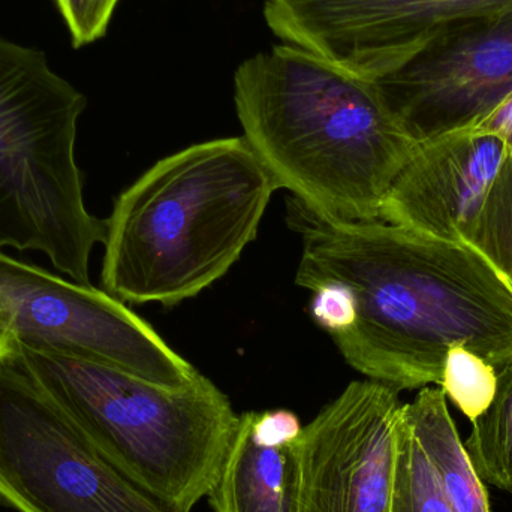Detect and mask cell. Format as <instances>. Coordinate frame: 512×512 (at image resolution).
Here are the masks:
<instances>
[{
	"instance_id": "1",
	"label": "cell",
	"mask_w": 512,
	"mask_h": 512,
	"mask_svg": "<svg viewBox=\"0 0 512 512\" xmlns=\"http://www.w3.org/2000/svg\"><path fill=\"white\" fill-rule=\"evenodd\" d=\"M286 222L301 239L295 283H345L357 318L333 336L349 366L396 390L441 384L463 345L498 373L512 367V286L466 243L399 225L324 215L289 195Z\"/></svg>"
},
{
	"instance_id": "2",
	"label": "cell",
	"mask_w": 512,
	"mask_h": 512,
	"mask_svg": "<svg viewBox=\"0 0 512 512\" xmlns=\"http://www.w3.org/2000/svg\"><path fill=\"white\" fill-rule=\"evenodd\" d=\"M237 116L277 189L324 215L375 221L418 149L375 81L283 45L237 69Z\"/></svg>"
},
{
	"instance_id": "3",
	"label": "cell",
	"mask_w": 512,
	"mask_h": 512,
	"mask_svg": "<svg viewBox=\"0 0 512 512\" xmlns=\"http://www.w3.org/2000/svg\"><path fill=\"white\" fill-rule=\"evenodd\" d=\"M276 191L243 137L161 159L114 201L102 288L123 303L174 306L195 297L254 242Z\"/></svg>"
},
{
	"instance_id": "4",
	"label": "cell",
	"mask_w": 512,
	"mask_h": 512,
	"mask_svg": "<svg viewBox=\"0 0 512 512\" xmlns=\"http://www.w3.org/2000/svg\"><path fill=\"white\" fill-rule=\"evenodd\" d=\"M18 355L96 448L168 510L191 512L215 489L240 415L209 378L168 388L74 355L26 346Z\"/></svg>"
},
{
	"instance_id": "5",
	"label": "cell",
	"mask_w": 512,
	"mask_h": 512,
	"mask_svg": "<svg viewBox=\"0 0 512 512\" xmlns=\"http://www.w3.org/2000/svg\"><path fill=\"white\" fill-rule=\"evenodd\" d=\"M86 105L44 51L0 38V248L41 252L92 285L90 256L107 227L87 210L75 158Z\"/></svg>"
},
{
	"instance_id": "6",
	"label": "cell",
	"mask_w": 512,
	"mask_h": 512,
	"mask_svg": "<svg viewBox=\"0 0 512 512\" xmlns=\"http://www.w3.org/2000/svg\"><path fill=\"white\" fill-rule=\"evenodd\" d=\"M0 504L15 512H173L96 448L18 348L0 360Z\"/></svg>"
},
{
	"instance_id": "7",
	"label": "cell",
	"mask_w": 512,
	"mask_h": 512,
	"mask_svg": "<svg viewBox=\"0 0 512 512\" xmlns=\"http://www.w3.org/2000/svg\"><path fill=\"white\" fill-rule=\"evenodd\" d=\"M0 310L18 346L101 361L168 388L200 375L137 313L104 289L0 252Z\"/></svg>"
},
{
	"instance_id": "8",
	"label": "cell",
	"mask_w": 512,
	"mask_h": 512,
	"mask_svg": "<svg viewBox=\"0 0 512 512\" xmlns=\"http://www.w3.org/2000/svg\"><path fill=\"white\" fill-rule=\"evenodd\" d=\"M512 12V0H265L286 44L376 80L454 26Z\"/></svg>"
},
{
	"instance_id": "9",
	"label": "cell",
	"mask_w": 512,
	"mask_h": 512,
	"mask_svg": "<svg viewBox=\"0 0 512 512\" xmlns=\"http://www.w3.org/2000/svg\"><path fill=\"white\" fill-rule=\"evenodd\" d=\"M373 81L417 143L469 128L512 93V12L454 26Z\"/></svg>"
},
{
	"instance_id": "10",
	"label": "cell",
	"mask_w": 512,
	"mask_h": 512,
	"mask_svg": "<svg viewBox=\"0 0 512 512\" xmlns=\"http://www.w3.org/2000/svg\"><path fill=\"white\" fill-rule=\"evenodd\" d=\"M399 390L355 381L303 427L300 512H390Z\"/></svg>"
},
{
	"instance_id": "11",
	"label": "cell",
	"mask_w": 512,
	"mask_h": 512,
	"mask_svg": "<svg viewBox=\"0 0 512 512\" xmlns=\"http://www.w3.org/2000/svg\"><path fill=\"white\" fill-rule=\"evenodd\" d=\"M508 155L504 141L472 129L424 141L394 180L379 219L468 245L487 192Z\"/></svg>"
},
{
	"instance_id": "12",
	"label": "cell",
	"mask_w": 512,
	"mask_h": 512,
	"mask_svg": "<svg viewBox=\"0 0 512 512\" xmlns=\"http://www.w3.org/2000/svg\"><path fill=\"white\" fill-rule=\"evenodd\" d=\"M303 427L297 415L246 412L207 498L215 512H300Z\"/></svg>"
},
{
	"instance_id": "13",
	"label": "cell",
	"mask_w": 512,
	"mask_h": 512,
	"mask_svg": "<svg viewBox=\"0 0 512 512\" xmlns=\"http://www.w3.org/2000/svg\"><path fill=\"white\" fill-rule=\"evenodd\" d=\"M402 415L423 448L453 512H492L489 495L451 417L441 388H421Z\"/></svg>"
},
{
	"instance_id": "14",
	"label": "cell",
	"mask_w": 512,
	"mask_h": 512,
	"mask_svg": "<svg viewBox=\"0 0 512 512\" xmlns=\"http://www.w3.org/2000/svg\"><path fill=\"white\" fill-rule=\"evenodd\" d=\"M465 447L481 480L512 493V367L499 373L495 399L472 421Z\"/></svg>"
},
{
	"instance_id": "15",
	"label": "cell",
	"mask_w": 512,
	"mask_h": 512,
	"mask_svg": "<svg viewBox=\"0 0 512 512\" xmlns=\"http://www.w3.org/2000/svg\"><path fill=\"white\" fill-rule=\"evenodd\" d=\"M390 512H453L423 448L403 418L402 408L397 420Z\"/></svg>"
},
{
	"instance_id": "16",
	"label": "cell",
	"mask_w": 512,
	"mask_h": 512,
	"mask_svg": "<svg viewBox=\"0 0 512 512\" xmlns=\"http://www.w3.org/2000/svg\"><path fill=\"white\" fill-rule=\"evenodd\" d=\"M468 245L480 252L512 286V153L487 192Z\"/></svg>"
},
{
	"instance_id": "17",
	"label": "cell",
	"mask_w": 512,
	"mask_h": 512,
	"mask_svg": "<svg viewBox=\"0 0 512 512\" xmlns=\"http://www.w3.org/2000/svg\"><path fill=\"white\" fill-rule=\"evenodd\" d=\"M498 379V370L486 358L457 345L448 351L439 387L463 415L474 421L495 399Z\"/></svg>"
},
{
	"instance_id": "18",
	"label": "cell",
	"mask_w": 512,
	"mask_h": 512,
	"mask_svg": "<svg viewBox=\"0 0 512 512\" xmlns=\"http://www.w3.org/2000/svg\"><path fill=\"white\" fill-rule=\"evenodd\" d=\"M75 48L86 47L107 33L119 0H54Z\"/></svg>"
},
{
	"instance_id": "19",
	"label": "cell",
	"mask_w": 512,
	"mask_h": 512,
	"mask_svg": "<svg viewBox=\"0 0 512 512\" xmlns=\"http://www.w3.org/2000/svg\"><path fill=\"white\" fill-rule=\"evenodd\" d=\"M310 312L319 327L331 334L345 333L357 318V301L345 283L328 282L313 289Z\"/></svg>"
},
{
	"instance_id": "20",
	"label": "cell",
	"mask_w": 512,
	"mask_h": 512,
	"mask_svg": "<svg viewBox=\"0 0 512 512\" xmlns=\"http://www.w3.org/2000/svg\"><path fill=\"white\" fill-rule=\"evenodd\" d=\"M466 129L495 135L499 140L504 141L508 152L512 153V93L498 107L493 108L490 113Z\"/></svg>"
},
{
	"instance_id": "21",
	"label": "cell",
	"mask_w": 512,
	"mask_h": 512,
	"mask_svg": "<svg viewBox=\"0 0 512 512\" xmlns=\"http://www.w3.org/2000/svg\"><path fill=\"white\" fill-rule=\"evenodd\" d=\"M17 348V340L12 334L8 319H6L5 313L0 310V360L14 354Z\"/></svg>"
}]
</instances>
